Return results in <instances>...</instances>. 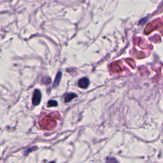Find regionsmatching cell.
Segmentation results:
<instances>
[{"label": "cell", "mask_w": 163, "mask_h": 163, "mask_svg": "<svg viewBox=\"0 0 163 163\" xmlns=\"http://www.w3.org/2000/svg\"><path fill=\"white\" fill-rule=\"evenodd\" d=\"M41 99V94L40 90L36 89L33 94V98H32V103L35 106H37L39 104Z\"/></svg>", "instance_id": "1"}, {"label": "cell", "mask_w": 163, "mask_h": 163, "mask_svg": "<svg viewBox=\"0 0 163 163\" xmlns=\"http://www.w3.org/2000/svg\"><path fill=\"white\" fill-rule=\"evenodd\" d=\"M57 102L55 100H50L48 102V106L49 107H53L57 106Z\"/></svg>", "instance_id": "5"}, {"label": "cell", "mask_w": 163, "mask_h": 163, "mask_svg": "<svg viewBox=\"0 0 163 163\" xmlns=\"http://www.w3.org/2000/svg\"><path fill=\"white\" fill-rule=\"evenodd\" d=\"M77 97V95L75 94L74 93H69L67 94L66 95L65 98V101L66 103H68V102H70L72 99H73L74 98H75Z\"/></svg>", "instance_id": "3"}, {"label": "cell", "mask_w": 163, "mask_h": 163, "mask_svg": "<svg viewBox=\"0 0 163 163\" xmlns=\"http://www.w3.org/2000/svg\"><path fill=\"white\" fill-rule=\"evenodd\" d=\"M37 147H31V148H28L27 149V150L24 152V154L25 155H27V154H29L30 152H31V151H33V150H37Z\"/></svg>", "instance_id": "7"}, {"label": "cell", "mask_w": 163, "mask_h": 163, "mask_svg": "<svg viewBox=\"0 0 163 163\" xmlns=\"http://www.w3.org/2000/svg\"><path fill=\"white\" fill-rule=\"evenodd\" d=\"M61 72H59L57 73V76L56 77V79H55L54 82V85H53V87H57V85H59L60 81H61Z\"/></svg>", "instance_id": "4"}, {"label": "cell", "mask_w": 163, "mask_h": 163, "mask_svg": "<svg viewBox=\"0 0 163 163\" xmlns=\"http://www.w3.org/2000/svg\"><path fill=\"white\" fill-rule=\"evenodd\" d=\"M49 163H55V162H49Z\"/></svg>", "instance_id": "9"}, {"label": "cell", "mask_w": 163, "mask_h": 163, "mask_svg": "<svg viewBox=\"0 0 163 163\" xmlns=\"http://www.w3.org/2000/svg\"><path fill=\"white\" fill-rule=\"evenodd\" d=\"M106 163H118V162L115 159L108 157V158H107L106 159Z\"/></svg>", "instance_id": "6"}, {"label": "cell", "mask_w": 163, "mask_h": 163, "mask_svg": "<svg viewBox=\"0 0 163 163\" xmlns=\"http://www.w3.org/2000/svg\"><path fill=\"white\" fill-rule=\"evenodd\" d=\"M79 86L82 89H86L89 85V81L87 78H82L78 82Z\"/></svg>", "instance_id": "2"}, {"label": "cell", "mask_w": 163, "mask_h": 163, "mask_svg": "<svg viewBox=\"0 0 163 163\" xmlns=\"http://www.w3.org/2000/svg\"><path fill=\"white\" fill-rule=\"evenodd\" d=\"M51 79L48 78V77H45V78H44L42 81V82H43V84H49L51 83Z\"/></svg>", "instance_id": "8"}]
</instances>
